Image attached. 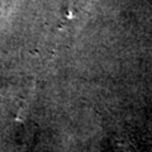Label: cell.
<instances>
[{"label":"cell","instance_id":"obj_1","mask_svg":"<svg viewBox=\"0 0 152 152\" xmlns=\"http://www.w3.org/2000/svg\"><path fill=\"white\" fill-rule=\"evenodd\" d=\"M112 152H137V151L129 141L118 138L113 142Z\"/></svg>","mask_w":152,"mask_h":152}]
</instances>
